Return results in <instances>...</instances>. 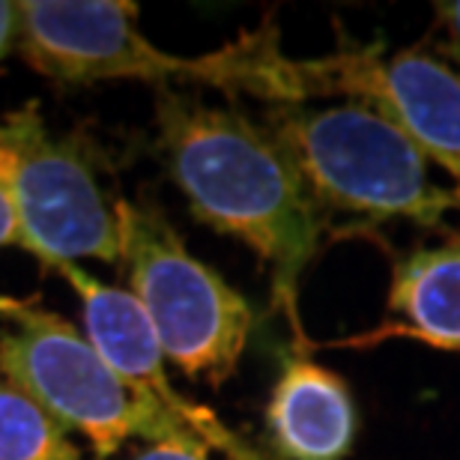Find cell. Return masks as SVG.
<instances>
[{"instance_id": "1", "label": "cell", "mask_w": 460, "mask_h": 460, "mask_svg": "<svg viewBox=\"0 0 460 460\" xmlns=\"http://www.w3.org/2000/svg\"><path fill=\"white\" fill-rule=\"evenodd\" d=\"M155 128L191 216L239 239L266 263L275 305L288 311L296 347L305 349L299 281L320 248L323 222L288 150L245 114L177 90H162L155 99Z\"/></svg>"}, {"instance_id": "2", "label": "cell", "mask_w": 460, "mask_h": 460, "mask_svg": "<svg viewBox=\"0 0 460 460\" xmlns=\"http://www.w3.org/2000/svg\"><path fill=\"white\" fill-rule=\"evenodd\" d=\"M18 51L27 66L63 84L99 81H189L248 93L272 105L314 99L311 60H290L279 31L263 22L207 54H171L137 27V6L126 0H24Z\"/></svg>"}, {"instance_id": "3", "label": "cell", "mask_w": 460, "mask_h": 460, "mask_svg": "<svg viewBox=\"0 0 460 460\" xmlns=\"http://www.w3.org/2000/svg\"><path fill=\"white\" fill-rule=\"evenodd\" d=\"M272 135L317 207L374 222L410 218L425 227L443 225L460 209V189L430 180L428 155L365 102L275 105Z\"/></svg>"}, {"instance_id": "4", "label": "cell", "mask_w": 460, "mask_h": 460, "mask_svg": "<svg viewBox=\"0 0 460 460\" xmlns=\"http://www.w3.org/2000/svg\"><path fill=\"white\" fill-rule=\"evenodd\" d=\"M0 376L27 392L66 430H78L99 460L132 439H195L159 403L132 389L84 329L58 311L0 296ZM200 443V439H198Z\"/></svg>"}, {"instance_id": "5", "label": "cell", "mask_w": 460, "mask_h": 460, "mask_svg": "<svg viewBox=\"0 0 460 460\" xmlns=\"http://www.w3.org/2000/svg\"><path fill=\"white\" fill-rule=\"evenodd\" d=\"M117 218L128 293L150 317L164 358L189 380L222 385L254 332L248 299L189 252L159 207L117 200Z\"/></svg>"}, {"instance_id": "6", "label": "cell", "mask_w": 460, "mask_h": 460, "mask_svg": "<svg viewBox=\"0 0 460 460\" xmlns=\"http://www.w3.org/2000/svg\"><path fill=\"white\" fill-rule=\"evenodd\" d=\"M0 177L13 198L24 252L45 270L123 261L117 204L75 135H54L36 105L0 117Z\"/></svg>"}, {"instance_id": "7", "label": "cell", "mask_w": 460, "mask_h": 460, "mask_svg": "<svg viewBox=\"0 0 460 460\" xmlns=\"http://www.w3.org/2000/svg\"><path fill=\"white\" fill-rule=\"evenodd\" d=\"M317 93H344L392 119L460 189V72L425 51L385 58L380 45L314 58Z\"/></svg>"}, {"instance_id": "8", "label": "cell", "mask_w": 460, "mask_h": 460, "mask_svg": "<svg viewBox=\"0 0 460 460\" xmlns=\"http://www.w3.org/2000/svg\"><path fill=\"white\" fill-rule=\"evenodd\" d=\"M51 272L60 275L75 290V296L81 299L84 335L132 389L159 403L182 430L200 439L209 452H222L227 460H263L213 410L177 392V385L164 371V349L153 332L150 317L144 314L132 293L99 281L81 263H58L51 266Z\"/></svg>"}, {"instance_id": "9", "label": "cell", "mask_w": 460, "mask_h": 460, "mask_svg": "<svg viewBox=\"0 0 460 460\" xmlns=\"http://www.w3.org/2000/svg\"><path fill=\"white\" fill-rule=\"evenodd\" d=\"M266 428L284 460H347L358 434L353 392L332 367L296 353L272 385Z\"/></svg>"}, {"instance_id": "10", "label": "cell", "mask_w": 460, "mask_h": 460, "mask_svg": "<svg viewBox=\"0 0 460 460\" xmlns=\"http://www.w3.org/2000/svg\"><path fill=\"white\" fill-rule=\"evenodd\" d=\"M389 308L407 323L380 326L349 344L398 335L437 349H460V236L443 245L419 248L394 263Z\"/></svg>"}, {"instance_id": "11", "label": "cell", "mask_w": 460, "mask_h": 460, "mask_svg": "<svg viewBox=\"0 0 460 460\" xmlns=\"http://www.w3.org/2000/svg\"><path fill=\"white\" fill-rule=\"evenodd\" d=\"M0 460H84L69 430L0 376Z\"/></svg>"}, {"instance_id": "12", "label": "cell", "mask_w": 460, "mask_h": 460, "mask_svg": "<svg viewBox=\"0 0 460 460\" xmlns=\"http://www.w3.org/2000/svg\"><path fill=\"white\" fill-rule=\"evenodd\" d=\"M126 460H209V448L198 439H164V443H146Z\"/></svg>"}, {"instance_id": "13", "label": "cell", "mask_w": 460, "mask_h": 460, "mask_svg": "<svg viewBox=\"0 0 460 460\" xmlns=\"http://www.w3.org/2000/svg\"><path fill=\"white\" fill-rule=\"evenodd\" d=\"M22 40V6L13 0H0V63L18 51Z\"/></svg>"}, {"instance_id": "14", "label": "cell", "mask_w": 460, "mask_h": 460, "mask_svg": "<svg viewBox=\"0 0 460 460\" xmlns=\"http://www.w3.org/2000/svg\"><path fill=\"white\" fill-rule=\"evenodd\" d=\"M437 18L443 24L446 42L439 45V51L448 54L457 66H460V0H446V4H437Z\"/></svg>"}, {"instance_id": "15", "label": "cell", "mask_w": 460, "mask_h": 460, "mask_svg": "<svg viewBox=\"0 0 460 460\" xmlns=\"http://www.w3.org/2000/svg\"><path fill=\"white\" fill-rule=\"evenodd\" d=\"M4 248H24V243H22V227H18L13 198H9L6 182L0 177V252Z\"/></svg>"}]
</instances>
